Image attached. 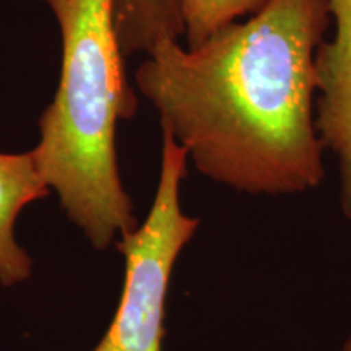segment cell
Wrapping results in <instances>:
<instances>
[{
	"instance_id": "cell-5",
	"label": "cell",
	"mask_w": 351,
	"mask_h": 351,
	"mask_svg": "<svg viewBox=\"0 0 351 351\" xmlns=\"http://www.w3.org/2000/svg\"><path fill=\"white\" fill-rule=\"evenodd\" d=\"M49 194L33 152H0V287L25 283L33 274V258L15 238L21 210Z\"/></svg>"
},
{
	"instance_id": "cell-2",
	"label": "cell",
	"mask_w": 351,
	"mask_h": 351,
	"mask_svg": "<svg viewBox=\"0 0 351 351\" xmlns=\"http://www.w3.org/2000/svg\"><path fill=\"white\" fill-rule=\"evenodd\" d=\"M43 2L59 23L62 60L32 152L67 218L106 251L138 226L117 161V124L135 116L138 99L125 73L114 0Z\"/></svg>"
},
{
	"instance_id": "cell-8",
	"label": "cell",
	"mask_w": 351,
	"mask_h": 351,
	"mask_svg": "<svg viewBox=\"0 0 351 351\" xmlns=\"http://www.w3.org/2000/svg\"><path fill=\"white\" fill-rule=\"evenodd\" d=\"M340 351H351V330L348 333V337H346V340L343 341V345H341Z\"/></svg>"
},
{
	"instance_id": "cell-1",
	"label": "cell",
	"mask_w": 351,
	"mask_h": 351,
	"mask_svg": "<svg viewBox=\"0 0 351 351\" xmlns=\"http://www.w3.org/2000/svg\"><path fill=\"white\" fill-rule=\"evenodd\" d=\"M328 0H269L197 47L158 43L135 70L202 176L252 197L301 195L326 176L315 127V52Z\"/></svg>"
},
{
	"instance_id": "cell-3",
	"label": "cell",
	"mask_w": 351,
	"mask_h": 351,
	"mask_svg": "<svg viewBox=\"0 0 351 351\" xmlns=\"http://www.w3.org/2000/svg\"><path fill=\"white\" fill-rule=\"evenodd\" d=\"M161 134L155 197L143 221L117 241L124 256V285L111 324L93 351H163L171 278L200 219L184 212L181 204L187 153L169 132Z\"/></svg>"
},
{
	"instance_id": "cell-7",
	"label": "cell",
	"mask_w": 351,
	"mask_h": 351,
	"mask_svg": "<svg viewBox=\"0 0 351 351\" xmlns=\"http://www.w3.org/2000/svg\"><path fill=\"white\" fill-rule=\"evenodd\" d=\"M269 0H179L187 47H197L213 33L251 16Z\"/></svg>"
},
{
	"instance_id": "cell-4",
	"label": "cell",
	"mask_w": 351,
	"mask_h": 351,
	"mask_svg": "<svg viewBox=\"0 0 351 351\" xmlns=\"http://www.w3.org/2000/svg\"><path fill=\"white\" fill-rule=\"evenodd\" d=\"M333 34L315 52V127L337 161L339 199L351 221V0H328Z\"/></svg>"
},
{
	"instance_id": "cell-6",
	"label": "cell",
	"mask_w": 351,
	"mask_h": 351,
	"mask_svg": "<svg viewBox=\"0 0 351 351\" xmlns=\"http://www.w3.org/2000/svg\"><path fill=\"white\" fill-rule=\"evenodd\" d=\"M114 26L124 57L147 56L158 43L184 36L179 0H114Z\"/></svg>"
}]
</instances>
